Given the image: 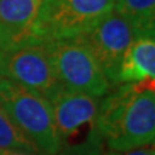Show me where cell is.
<instances>
[{"label": "cell", "instance_id": "obj_11", "mask_svg": "<svg viewBox=\"0 0 155 155\" xmlns=\"http://www.w3.org/2000/svg\"><path fill=\"white\" fill-rule=\"evenodd\" d=\"M0 150H17L40 155L35 144L15 125L5 109L0 106Z\"/></svg>", "mask_w": 155, "mask_h": 155}, {"label": "cell", "instance_id": "obj_6", "mask_svg": "<svg viewBox=\"0 0 155 155\" xmlns=\"http://www.w3.org/2000/svg\"><path fill=\"white\" fill-rule=\"evenodd\" d=\"M50 0H0V49L46 43V13Z\"/></svg>", "mask_w": 155, "mask_h": 155}, {"label": "cell", "instance_id": "obj_12", "mask_svg": "<svg viewBox=\"0 0 155 155\" xmlns=\"http://www.w3.org/2000/svg\"><path fill=\"white\" fill-rule=\"evenodd\" d=\"M105 155H155V150H154V145L139 147V148L124 150V151H109V150H106Z\"/></svg>", "mask_w": 155, "mask_h": 155}, {"label": "cell", "instance_id": "obj_9", "mask_svg": "<svg viewBox=\"0 0 155 155\" xmlns=\"http://www.w3.org/2000/svg\"><path fill=\"white\" fill-rule=\"evenodd\" d=\"M148 82H155V35L132 39L118 72V85Z\"/></svg>", "mask_w": 155, "mask_h": 155}, {"label": "cell", "instance_id": "obj_3", "mask_svg": "<svg viewBox=\"0 0 155 155\" xmlns=\"http://www.w3.org/2000/svg\"><path fill=\"white\" fill-rule=\"evenodd\" d=\"M0 106L40 155H56L59 141L50 102L38 92L0 78Z\"/></svg>", "mask_w": 155, "mask_h": 155}, {"label": "cell", "instance_id": "obj_13", "mask_svg": "<svg viewBox=\"0 0 155 155\" xmlns=\"http://www.w3.org/2000/svg\"><path fill=\"white\" fill-rule=\"evenodd\" d=\"M0 155H36V154H30V152L17 151V150H0Z\"/></svg>", "mask_w": 155, "mask_h": 155}, {"label": "cell", "instance_id": "obj_4", "mask_svg": "<svg viewBox=\"0 0 155 155\" xmlns=\"http://www.w3.org/2000/svg\"><path fill=\"white\" fill-rule=\"evenodd\" d=\"M45 46L58 79L65 89L96 98H102L111 92V83L81 36L49 40Z\"/></svg>", "mask_w": 155, "mask_h": 155}, {"label": "cell", "instance_id": "obj_8", "mask_svg": "<svg viewBox=\"0 0 155 155\" xmlns=\"http://www.w3.org/2000/svg\"><path fill=\"white\" fill-rule=\"evenodd\" d=\"M81 38L88 45L112 88L118 86V72L122 58L134 39L127 20L112 12L108 17Z\"/></svg>", "mask_w": 155, "mask_h": 155}, {"label": "cell", "instance_id": "obj_2", "mask_svg": "<svg viewBox=\"0 0 155 155\" xmlns=\"http://www.w3.org/2000/svg\"><path fill=\"white\" fill-rule=\"evenodd\" d=\"M99 101L69 89L49 101L59 141L56 155H105V141L98 127Z\"/></svg>", "mask_w": 155, "mask_h": 155}, {"label": "cell", "instance_id": "obj_10", "mask_svg": "<svg viewBox=\"0 0 155 155\" xmlns=\"http://www.w3.org/2000/svg\"><path fill=\"white\" fill-rule=\"evenodd\" d=\"M114 12L128 22L134 38L155 35V0H115Z\"/></svg>", "mask_w": 155, "mask_h": 155}, {"label": "cell", "instance_id": "obj_7", "mask_svg": "<svg viewBox=\"0 0 155 155\" xmlns=\"http://www.w3.org/2000/svg\"><path fill=\"white\" fill-rule=\"evenodd\" d=\"M114 6L115 0H50L45 22L48 40L88 33L111 15Z\"/></svg>", "mask_w": 155, "mask_h": 155}, {"label": "cell", "instance_id": "obj_1", "mask_svg": "<svg viewBox=\"0 0 155 155\" xmlns=\"http://www.w3.org/2000/svg\"><path fill=\"white\" fill-rule=\"evenodd\" d=\"M98 127L109 151L154 145L155 82L112 88L99 101Z\"/></svg>", "mask_w": 155, "mask_h": 155}, {"label": "cell", "instance_id": "obj_5", "mask_svg": "<svg viewBox=\"0 0 155 155\" xmlns=\"http://www.w3.org/2000/svg\"><path fill=\"white\" fill-rule=\"evenodd\" d=\"M2 78L38 92L48 101H52L65 89L58 79L45 43L28 45L3 52Z\"/></svg>", "mask_w": 155, "mask_h": 155}, {"label": "cell", "instance_id": "obj_14", "mask_svg": "<svg viewBox=\"0 0 155 155\" xmlns=\"http://www.w3.org/2000/svg\"><path fill=\"white\" fill-rule=\"evenodd\" d=\"M2 58H3V50L0 49V78H2Z\"/></svg>", "mask_w": 155, "mask_h": 155}]
</instances>
